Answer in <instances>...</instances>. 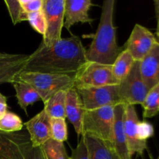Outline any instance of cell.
Listing matches in <instances>:
<instances>
[{
	"instance_id": "cell-1",
	"label": "cell",
	"mask_w": 159,
	"mask_h": 159,
	"mask_svg": "<svg viewBox=\"0 0 159 159\" xmlns=\"http://www.w3.org/2000/svg\"><path fill=\"white\" fill-rule=\"evenodd\" d=\"M88 63L86 49L78 36L61 38L51 46L43 43L29 55L23 71L65 75L75 78Z\"/></svg>"
},
{
	"instance_id": "cell-2",
	"label": "cell",
	"mask_w": 159,
	"mask_h": 159,
	"mask_svg": "<svg viewBox=\"0 0 159 159\" xmlns=\"http://www.w3.org/2000/svg\"><path fill=\"white\" fill-rule=\"evenodd\" d=\"M115 3V0H105L102 3L99 26L86 50L89 62L112 65L124 49L116 42V27L113 24Z\"/></svg>"
},
{
	"instance_id": "cell-3",
	"label": "cell",
	"mask_w": 159,
	"mask_h": 159,
	"mask_svg": "<svg viewBox=\"0 0 159 159\" xmlns=\"http://www.w3.org/2000/svg\"><path fill=\"white\" fill-rule=\"evenodd\" d=\"M0 159H46L41 147L32 144L26 130H0Z\"/></svg>"
},
{
	"instance_id": "cell-4",
	"label": "cell",
	"mask_w": 159,
	"mask_h": 159,
	"mask_svg": "<svg viewBox=\"0 0 159 159\" xmlns=\"http://www.w3.org/2000/svg\"><path fill=\"white\" fill-rule=\"evenodd\" d=\"M16 81L23 82L32 86L39 93L43 102L59 91L74 87V78L65 75L22 71Z\"/></svg>"
},
{
	"instance_id": "cell-5",
	"label": "cell",
	"mask_w": 159,
	"mask_h": 159,
	"mask_svg": "<svg viewBox=\"0 0 159 159\" xmlns=\"http://www.w3.org/2000/svg\"><path fill=\"white\" fill-rule=\"evenodd\" d=\"M114 124V107L107 106L102 108L85 112L82 135L90 134L103 141L113 147V130ZM81 135V136H82ZM114 150V149H113Z\"/></svg>"
},
{
	"instance_id": "cell-6",
	"label": "cell",
	"mask_w": 159,
	"mask_h": 159,
	"mask_svg": "<svg viewBox=\"0 0 159 159\" xmlns=\"http://www.w3.org/2000/svg\"><path fill=\"white\" fill-rule=\"evenodd\" d=\"M148 91L140 73L139 61H135L129 74L118 84L120 102L127 106L142 105Z\"/></svg>"
},
{
	"instance_id": "cell-7",
	"label": "cell",
	"mask_w": 159,
	"mask_h": 159,
	"mask_svg": "<svg viewBox=\"0 0 159 159\" xmlns=\"http://www.w3.org/2000/svg\"><path fill=\"white\" fill-rule=\"evenodd\" d=\"M113 77L112 65L89 62L74 78V88L76 89L89 87H102L118 85Z\"/></svg>"
},
{
	"instance_id": "cell-8",
	"label": "cell",
	"mask_w": 159,
	"mask_h": 159,
	"mask_svg": "<svg viewBox=\"0 0 159 159\" xmlns=\"http://www.w3.org/2000/svg\"><path fill=\"white\" fill-rule=\"evenodd\" d=\"M42 11L46 20V31L42 43L49 47L61 39L65 20V0H43Z\"/></svg>"
},
{
	"instance_id": "cell-9",
	"label": "cell",
	"mask_w": 159,
	"mask_h": 159,
	"mask_svg": "<svg viewBox=\"0 0 159 159\" xmlns=\"http://www.w3.org/2000/svg\"><path fill=\"white\" fill-rule=\"evenodd\" d=\"M76 90L85 111L107 106L115 107L120 103L118 94V85L82 88Z\"/></svg>"
},
{
	"instance_id": "cell-10",
	"label": "cell",
	"mask_w": 159,
	"mask_h": 159,
	"mask_svg": "<svg viewBox=\"0 0 159 159\" xmlns=\"http://www.w3.org/2000/svg\"><path fill=\"white\" fill-rule=\"evenodd\" d=\"M156 43V37L148 28L136 23L124 48L135 61H140Z\"/></svg>"
},
{
	"instance_id": "cell-11",
	"label": "cell",
	"mask_w": 159,
	"mask_h": 159,
	"mask_svg": "<svg viewBox=\"0 0 159 159\" xmlns=\"http://www.w3.org/2000/svg\"><path fill=\"white\" fill-rule=\"evenodd\" d=\"M139 121L134 106L125 105L124 116V132L129 153L131 157L136 153L142 155L144 151L148 148L147 142L141 141L138 138L137 127Z\"/></svg>"
},
{
	"instance_id": "cell-12",
	"label": "cell",
	"mask_w": 159,
	"mask_h": 159,
	"mask_svg": "<svg viewBox=\"0 0 159 159\" xmlns=\"http://www.w3.org/2000/svg\"><path fill=\"white\" fill-rule=\"evenodd\" d=\"M25 126L34 146L41 147L46 141L52 138L51 118L43 109L28 120Z\"/></svg>"
},
{
	"instance_id": "cell-13",
	"label": "cell",
	"mask_w": 159,
	"mask_h": 159,
	"mask_svg": "<svg viewBox=\"0 0 159 159\" xmlns=\"http://www.w3.org/2000/svg\"><path fill=\"white\" fill-rule=\"evenodd\" d=\"M94 6L90 0H65L64 27L70 31L78 23L91 24L93 19L89 15V11Z\"/></svg>"
},
{
	"instance_id": "cell-14",
	"label": "cell",
	"mask_w": 159,
	"mask_h": 159,
	"mask_svg": "<svg viewBox=\"0 0 159 159\" xmlns=\"http://www.w3.org/2000/svg\"><path fill=\"white\" fill-rule=\"evenodd\" d=\"M29 55L0 52V85L13 83L23 71Z\"/></svg>"
},
{
	"instance_id": "cell-15",
	"label": "cell",
	"mask_w": 159,
	"mask_h": 159,
	"mask_svg": "<svg viewBox=\"0 0 159 159\" xmlns=\"http://www.w3.org/2000/svg\"><path fill=\"white\" fill-rule=\"evenodd\" d=\"M140 73L148 89L159 83V43L154 45L150 51L139 61Z\"/></svg>"
},
{
	"instance_id": "cell-16",
	"label": "cell",
	"mask_w": 159,
	"mask_h": 159,
	"mask_svg": "<svg viewBox=\"0 0 159 159\" xmlns=\"http://www.w3.org/2000/svg\"><path fill=\"white\" fill-rule=\"evenodd\" d=\"M125 105L119 103L114 107V124L113 130V147L120 159H132L129 153L124 126Z\"/></svg>"
},
{
	"instance_id": "cell-17",
	"label": "cell",
	"mask_w": 159,
	"mask_h": 159,
	"mask_svg": "<svg viewBox=\"0 0 159 159\" xmlns=\"http://www.w3.org/2000/svg\"><path fill=\"white\" fill-rule=\"evenodd\" d=\"M85 110H84L82 100L76 89L70 88L66 92L65 99V114L78 136L82 134V124Z\"/></svg>"
},
{
	"instance_id": "cell-18",
	"label": "cell",
	"mask_w": 159,
	"mask_h": 159,
	"mask_svg": "<svg viewBox=\"0 0 159 159\" xmlns=\"http://www.w3.org/2000/svg\"><path fill=\"white\" fill-rule=\"evenodd\" d=\"M90 159H120L111 146L90 134L82 135Z\"/></svg>"
},
{
	"instance_id": "cell-19",
	"label": "cell",
	"mask_w": 159,
	"mask_h": 159,
	"mask_svg": "<svg viewBox=\"0 0 159 159\" xmlns=\"http://www.w3.org/2000/svg\"><path fill=\"white\" fill-rule=\"evenodd\" d=\"M12 84L16 91L17 103L25 113L27 114V107L29 106L41 101L40 95L32 86L23 82L16 81Z\"/></svg>"
},
{
	"instance_id": "cell-20",
	"label": "cell",
	"mask_w": 159,
	"mask_h": 159,
	"mask_svg": "<svg viewBox=\"0 0 159 159\" xmlns=\"http://www.w3.org/2000/svg\"><path fill=\"white\" fill-rule=\"evenodd\" d=\"M134 62L131 54L124 48L112 65L113 77L119 83L129 74Z\"/></svg>"
},
{
	"instance_id": "cell-21",
	"label": "cell",
	"mask_w": 159,
	"mask_h": 159,
	"mask_svg": "<svg viewBox=\"0 0 159 159\" xmlns=\"http://www.w3.org/2000/svg\"><path fill=\"white\" fill-rule=\"evenodd\" d=\"M67 90H61L55 93L49 99L43 102L44 108L50 118H66L65 114V99Z\"/></svg>"
},
{
	"instance_id": "cell-22",
	"label": "cell",
	"mask_w": 159,
	"mask_h": 159,
	"mask_svg": "<svg viewBox=\"0 0 159 159\" xmlns=\"http://www.w3.org/2000/svg\"><path fill=\"white\" fill-rule=\"evenodd\" d=\"M142 107L144 118H152L159 113V83L149 89Z\"/></svg>"
},
{
	"instance_id": "cell-23",
	"label": "cell",
	"mask_w": 159,
	"mask_h": 159,
	"mask_svg": "<svg viewBox=\"0 0 159 159\" xmlns=\"http://www.w3.org/2000/svg\"><path fill=\"white\" fill-rule=\"evenodd\" d=\"M46 159H68L63 142H59L53 138L48 140L41 146Z\"/></svg>"
},
{
	"instance_id": "cell-24",
	"label": "cell",
	"mask_w": 159,
	"mask_h": 159,
	"mask_svg": "<svg viewBox=\"0 0 159 159\" xmlns=\"http://www.w3.org/2000/svg\"><path fill=\"white\" fill-rule=\"evenodd\" d=\"M23 123L21 118L16 113L8 112L0 120V130L6 133H14L23 130Z\"/></svg>"
},
{
	"instance_id": "cell-25",
	"label": "cell",
	"mask_w": 159,
	"mask_h": 159,
	"mask_svg": "<svg viewBox=\"0 0 159 159\" xmlns=\"http://www.w3.org/2000/svg\"><path fill=\"white\" fill-rule=\"evenodd\" d=\"M4 3L11 17L12 24L16 25L17 23L27 20L28 14L23 10L19 0H5Z\"/></svg>"
},
{
	"instance_id": "cell-26",
	"label": "cell",
	"mask_w": 159,
	"mask_h": 159,
	"mask_svg": "<svg viewBox=\"0 0 159 159\" xmlns=\"http://www.w3.org/2000/svg\"><path fill=\"white\" fill-rule=\"evenodd\" d=\"M51 128L53 139L59 142L68 140V126L65 119L51 118Z\"/></svg>"
},
{
	"instance_id": "cell-27",
	"label": "cell",
	"mask_w": 159,
	"mask_h": 159,
	"mask_svg": "<svg viewBox=\"0 0 159 159\" xmlns=\"http://www.w3.org/2000/svg\"><path fill=\"white\" fill-rule=\"evenodd\" d=\"M27 21L34 30L41 35H44L46 31V20L43 11L29 13L27 15Z\"/></svg>"
},
{
	"instance_id": "cell-28",
	"label": "cell",
	"mask_w": 159,
	"mask_h": 159,
	"mask_svg": "<svg viewBox=\"0 0 159 159\" xmlns=\"http://www.w3.org/2000/svg\"><path fill=\"white\" fill-rule=\"evenodd\" d=\"M138 136L141 141L147 142V140L153 137L155 134L154 127L148 121H139L137 127Z\"/></svg>"
},
{
	"instance_id": "cell-29",
	"label": "cell",
	"mask_w": 159,
	"mask_h": 159,
	"mask_svg": "<svg viewBox=\"0 0 159 159\" xmlns=\"http://www.w3.org/2000/svg\"><path fill=\"white\" fill-rule=\"evenodd\" d=\"M68 159H90L85 140L82 136H81V139L77 147L71 150V155Z\"/></svg>"
},
{
	"instance_id": "cell-30",
	"label": "cell",
	"mask_w": 159,
	"mask_h": 159,
	"mask_svg": "<svg viewBox=\"0 0 159 159\" xmlns=\"http://www.w3.org/2000/svg\"><path fill=\"white\" fill-rule=\"evenodd\" d=\"M23 10L27 14L42 10L43 0H19Z\"/></svg>"
},
{
	"instance_id": "cell-31",
	"label": "cell",
	"mask_w": 159,
	"mask_h": 159,
	"mask_svg": "<svg viewBox=\"0 0 159 159\" xmlns=\"http://www.w3.org/2000/svg\"><path fill=\"white\" fill-rule=\"evenodd\" d=\"M155 6V10H156L157 13V18H158V20H157V29H156V34L157 37H158V40H159V0H155L154 2Z\"/></svg>"
},
{
	"instance_id": "cell-32",
	"label": "cell",
	"mask_w": 159,
	"mask_h": 159,
	"mask_svg": "<svg viewBox=\"0 0 159 159\" xmlns=\"http://www.w3.org/2000/svg\"><path fill=\"white\" fill-rule=\"evenodd\" d=\"M8 113V105L7 103L0 102V120L2 119L5 115Z\"/></svg>"
},
{
	"instance_id": "cell-33",
	"label": "cell",
	"mask_w": 159,
	"mask_h": 159,
	"mask_svg": "<svg viewBox=\"0 0 159 159\" xmlns=\"http://www.w3.org/2000/svg\"><path fill=\"white\" fill-rule=\"evenodd\" d=\"M7 102V98L5 96H3L1 93H0V102H2V103H6Z\"/></svg>"
},
{
	"instance_id": "cell-34",
	"label": "cell",
	"mask_w": 159,
	"mask_h": 159,
	"mask_svg": "<svg viewBox=\"0 0 159 159\" xmlns=\"http://www.w3.org/2000/svg\"><path fill=\"white\" fill-rule=\"evenodd\" d=\"M156 159H159V155H158V158H157Z\"/></svg>"
},
{
	"instance_id": "cell-35",
	"label": "cell",
	"mask_w": 159,
	"mask_h": 159,
	"mask_svg": "<svg viewBox=\"0 0 159 159\" xmlns=\"http://www.w3.org/2000/svg\"><path fill=\"white\" fill-rule=\"evenodd\" d=\"M158 40V42L159 43V40Z\"/></svg>"
}]
</instances>
